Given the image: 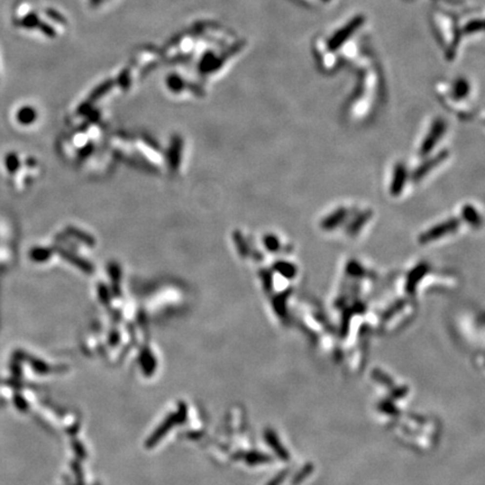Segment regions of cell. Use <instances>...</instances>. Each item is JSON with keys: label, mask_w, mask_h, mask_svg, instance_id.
Masks as SVG:
<instances>
[{"label": "cell", "mask_w": 485, "mask_h": 485, "mask_svg": "<svg viewBox=\"0 0 485 485\" xmlns=\"http://www.w3.org/2000/svg\"><path fill=\"white\" fill-rule=\"evenodd\" d=\"M185 418H186V406L183 404H181V405L179 406V411L167 417L166 419L164 420V423L161 424V426L156 429L154 434H153L150 437V439H148L147 446L148 447L154 446L160 439L165 436L166 432L169 431L170 429L174 426V424L183 423V421L185 420Z\"/></svg>", "instance_id": "obj_1"}, {"label": "cell", "mask_w": 485, "mask_h": 485, "mask_svg": "<svg viewBox=\"0 0 485 485\" xmlns=\"http://www.w3.org/2000/svg\"><path fill=\"white\" fill-rule=\"evenodd\" d=\"M457 228V222L455 220H448V222L442 223L440 226H436L432 229H429L426 234L421 237V241L423 242H429V241H434L438 240V238H442L444 236H446V233H451L455 229Z\"/></svg>", "instance_id": "obj_2"}, {"label": "cell", "mask_w": 485, "mask_h": 485, "mask_svg": "<svg viewBox=\"0 0 485 485\" xmlns=\"http://www.w3.org/2000/svg\"><path fill=\"white\" fill-rule=\"evenodd\" d=\"M444 128H445V125H444V122L442 121L436 122V124L434 125V129L430 130V133L428 134L429 136L426 137L424 144L421 145V150H420L421 155L428 154V152L430 151L432 147H435L436 141L439 139V135H442V134L444 133Z\"/></svg>", "instance_id": "obj_3"}, {"label": "cell", "mask_w": 485, "mask_h": 485, "mask_svg": "<svg viewBox=\"0 0 485 485\" xmlns=\"http://www.w3.org/2000/svg\"><path fill=\"white\" fill-rule=\"evenodd\" d=\"M405 182V169L404 166H398L397 171L394 172L392 184H391V191L393 195H399L401 192V188Z\"/></svg>", "instance_id": "obj_4"}, {"label": "cell", "mask_w": 485, "mask_h": 485, "mask_svg": "<svg viewBox=\"0 0 485 485\" xmlns=\"http://www.w3.org/2000/svg\"><path fill=\"white\" fill-rule=\"evenodd\" d=\"M15 25L20 26V27H23L26 29H33L37 28V26L40 23V17L37 16V14L35 13H29L27 15H25L23 18L20 20H17L14 21Z\"/></svg>", "instance_id": "obj_5"}, {"label": "cell", "mask_w": 485, "mask_h": 485, "mask_svg": "<svg viewBox=\"0 0 485 485\" xmlns=\"http://www.w3.org/2000/svg\"><path fill=\"white\" fill-rule=\"evenodd\" d=\"M141 363H143V367L147 374H151L152 372H154L155 361H154V357H153L150 353L145 352L144 357H141Z\"/></svg>", "instance_id": "obj_6"}, {"label": "cell", "mask_w": 485, "mask_h": 485, "mask_svg": "<svg viewBox=\"0 0 485 485\" xmlns=\"http://www.w3.org/2000/svg\"><path fill=\"white\" fill-rule=\"evenodd\" d=\"M45 14L48 16V18H51L52 20H54L55 23H58L60 25H65L66 24V20H65V17L63 16L62 14H60L58 10H55V9H52V8H47L45 10Z\"/></svg>", "instance_id": "obj_7"}, {"label": "cell", "mask_w": 485, "mask_h": 485, "mask_svg": "<svg viewBox=\"0 0 485 485\" xmlns=\"http://www.w3.org/2000/svg\"><path fill=\"white\" fill-rule=\"evenodd\" d=\"M37 28H39L40 31L42 32L44 35H46L47 37H55V35H57L55 29L52 27L51 25H48L47 23H43V21H40L39 26H37Z\"/></svg>", "instance_id": "obj_8"}, {"label": "cell", "mask_w": 485, "mask_h": 485, "mask_svg": "<svg viewBox=\"0 0 485 485\" xmlns=\"http://www.w3.org/2000/svg\"><path fill=\"white\" fill-rule=\"evenodd\" d=\"M102 0H90V2H91V5L93 7H96V6H99L100 3H101Z\"/></svg>", "instance_id": "obj_9"}, {"label": "cell", "mask_w": 485, "mask_h": 485, "mask_svg": "<svg viewBox=\"0 0 485 485\" xmlns=\"http://www.w3.org/2000/svg\"><path fill=\"white\" fill-rule=\"evenodd\" d=\"M455 1H456V0H455Z\"/></svg>", "instance_id": "obj_10"}]
</instances>
